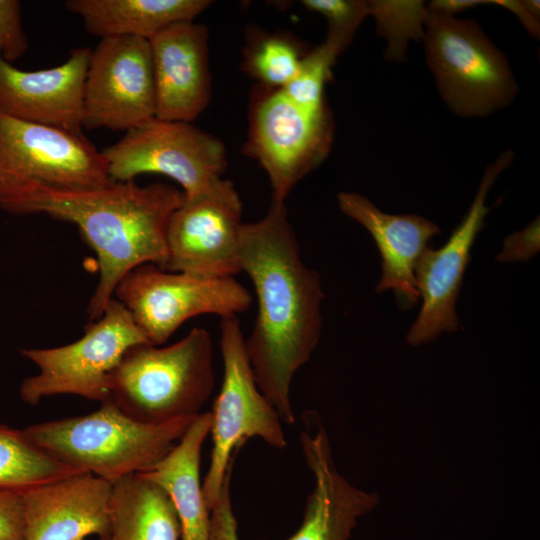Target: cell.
<instances>
[{
	"label": "cell",
	"instance_id": "cell-17",
	"mask_svg": "<svg viewBox=\"0 0 540 540\" xmlns=\"http://www.w3.org/2000/svg\"><path fill=\"white\" fill-rule=\"evenodd\" d=\"M156 89V117L192 123L208 106L211 74L207 27L175 23L149 40Z\"/></svg>",
	"mask_w": 540,
	"mask_h": 540
},
{
	"label": "cell",
	"instance_id": "cell-28",
	"mask_svg": "<svg viewBox=\"0 0 540 540\" xmlns=\"http://www.w3.org/2000/svg\"><path fill=\"white\" fill-rule=\"evenodd\" d=\"M22 23V5L18 0H0V55L12 63L28 50Z\"/></svg>",
	"mask_w": 540,
	"mask_h": 540
},
{
	"label": "cell",
	"instance_id": "cell-20",
	"mask_svg": "<svg viewBox=\"0 0 540 540\" xmlns=\"http://www.w3.org/2000/svg\"><path fill=\"white\" fill-rule=\"evenodd\" d=\"M211 426V412L199 413L166 456L137 473L170 498L180 523V540H209L210 510L200 482V462Z\"/></svg>",
	"mask_w": 540,
	"mask_h": 540
},
{
	"label": "cell",
	"instance_id": "cell-22",
	"mask_svg": "<svg viewBox=\"0 0 540 540\" xmlns=\"http://www.w3.org/2000/svg\"><path fill=\"white\" fill-rule=\"evenodd\" d=\"M112 484L110 540H180L177 513L158 485L137 473Z\"/></svg>",
	"mask_w": 540,
	"mask_h": 540
},
{
	"label": "cell",
	"instance_id": "cell-9",
	"mask_svg": "<svg viewBox=\"0 0 540 540\" xmlns=\"http://www.w3.org/2000/svg\"><path fill=\"white\" fill-rule=\"evenodd\" d=\"M101 152L111 181L129 182L142 174H162L176 181L184 196L218 186L228 164L219 138L192 123L157 117L126 131Z\"/></svg>",
	"mask_w": 540,
	"mask_h": 540
},
{
	"label": "cell",
	"instance_id": "cell-26",
	"mask_svg": "<svg viewBox=\"0 0 540 540\" xmlns=\"http://www.w3.org/2000/svg\"><path fill=\"white\" fill-rule=\"evenodd\" d=\"M342 52L324 41L301 59L297 74L281 91L296 105L309 111L326 106L324 86L331 76V68Z\"/></svg>",
	"mask_w": 540,
	"mask_h": 540
},
{
	"label": "cell",
	"instance_id": "cell-4",
	"mask_svg": "<svg viewBox=\"0 0 540 540\" xmlns=\"http://www.w3.org/2000/svg\"><path fill=\"white\" fill-rule=\"evenodd\" d=\"M196 416L150 425L105 401L89 414L35 423L23 432L71 468L113 483L154 466L178 443Z\"/></svg>",
	"mask_w": 540,
	"mask_h": 540
},
{
	"label": "cell",
	"instance_id": "cell-14",
	"mask_svg": "<svg viewBox=\"0 0 540 540\" xmlns=\"http://www.w3.org/2000/svg\"><path fill=\"white\" fill-rule=\"evenodd\" d=\"M513 158V151L506 150L487 166L471 206L447 242L439 249L426 248L418 259L414 274L422 306L407 333L410 345L425 344L458 330L456 304L470 251L490 210L485 205L486 196Z\"/></svg>",
	"mask_w": 540,
	"mask_h": 540
},
{
	"label": "cell",
	"instance_id": "cell-34",
	"mask_svg": "<svg viewBox=\"0 0 540 540\" xmlns=\"http://www.w3.org/2000/svg\"><path fill=\"white\" fill-rule=\"evenodd\" d=\"M527 11L540 21V2L538 0H521Z\"/></svg>",
	"mask_w": 540,
	"mask_h": 540
},
{
	"label": "cell",
	"instance_id": "cell-5",
	"mask_svg": "<svg viewBox=\"0 0 540 540\" xmlns=\"http://www.w3.org/2000/svg\"><path fill=\"white\" fill-rule=\"evenodd\" d=\"M422 41L439 94L456 115L488 116L516 97L519 88L505 54L476 20L427 9Z\"/></svg>",
	"mask_w": 540,
	"mask_h": 540
},
{
	"label": "cell",
	"instance_id": "cell-7",
	"mask_svg": "<svg viewBox=\"0 0 540 540\" xmlns=\"http://www.w3.org/2000/svg\"><path fill=\"white\" fill-rule=\"evenodd\" d=\"M219 344L223 380L211 411L212 450L202 484L210 511L219 500L228 469L249 438L258 437L276 449L287 446L282 421L256 383L238 316L221 319Z\"/></svg>",
	"mask_w": 540,
	"mask_h": 540
},
{
	"label": "cell",
	"instance_id": "cell-3",
	"mask_svg": "<svg viewBox=\"0 0 540 540\" xmlns=\"http://www.w3.org/2000/svg\"><path fill=\"white\" fill-rule=\"evenodd\" d=\"M214 385L211 335L194 327L173 344L127 350L109 376L107 401L138 422L159 425L198 415Z\"/></svg>",
	"mask_w": 540,
	"mask_h": 540
},
{
	"label": "cell",
	"instance_id": "cell-21",
	"mask_svg": "<svg viewBox=\"0 0 540 540\" xmlns=\"http://www.w3.org/2000/svg\"><path fill=\"white\" fill-rule=\"evenodd\" d=\"M209 0H68L65 8L77 15L86 31L100 39L137 37L150 40L165 28L194 19Z\"/></svg>",
	"mask_w": 540,
	"mask_h": 540
},
{
	"label": "cell",
	"instance_id": "cell-24",
	"mask_svg": "<svg viewBox=\"0 0 540 540\" xmlns=\"http://www.w3.org/2000/svg\"><path fill=\"white\" fill-rule=\"evenodd\" d=\"M369 15L376 22V32L386 39V60H407L408 43L422 41L427 6L422 0H369Z\"/></svg>",
	"mask_w": 540,
	"mask_h": 540
},
{
	"label": "cell",
	"instance_id": "cell-10",
	"mask_svg": "<svg viewBox=\"0 0 540 540\" xmlns=\"http://www.w3.org/2000/svg\"><path fill=\"white\" fill-rule=\"evenodd\" d=\"M113 298L130 313L150 344L162 345L187 320L214 314L238 316L252 303L250 292L234 277L215 278L167 271L155 264L127 273Z\"/></svg>",
	"mask_w": 540,
	"mask_h": 540
},
{
	"label": "cell",
	"instance_id": "cell-29",
	"mask_svg": "<svg viewBox=\"0 0 540 540\" xmlns=\"http://www.w3.org/2000/svg\"><path fill=\"white\" fill-rule=\"evenodd\" d=\"M233 463L228 469L219 500L210 511L209 540H239L238 523L231 501Z\"/></svg>",
	"mask_w": 540,
	"mask_h": 540
},
{
	"label": "cell",
	"instance_id": "cell-32",
	"mask_svg": "<svg viewBox=\"0 0 540 540\" xmlns=\"http://www.w3.org/2000/svg\"><path fill=\"white\" fill-rule=\"evenodd\" d=\"M489 4H494L511 11L534 38L539 39L540 21L535 19L524 7L520 0H491Z\"/></svg>",
	"mask_w": 540,
	"mask_h": 540
},
{
	"label": "cell",
	"instance_id": "cell-11",
	"mask_svg": "<svg viewBox=\"0 0 540 540\" xmlns=\"http://www.w3.org/2000/svg\"><path fill=\"white\" fill-rule=\"evenodd\" d=\"M270 90L252 109L244 151L266 172L271 199L285 202L294 186L327 157L334 121L327 105L309 111L281 90Z\"/></svg>",
	"mask_w": 540,
	"mask_h": 540
},
{
	"label": "cell",
	"instance_id": "cell-16",
	"mask_svg": "<svg viewBox=\"0 0 540 540\" xmlns=\"http://www.w3.org/2000/svg\"><path fill=\"white\" fill-rule=\"evenodd\" d=\"M91 51L73 49L62 64L36 71L22 70L0 55V113L83 134V92Z\"/></svg>",
	"mask_w": 540,
	"mask_h": 540
},
{
	"label": "cell",
	"instance_id": "cell-27",
	"mask_svg": "<svg viewBox=\"0 0 540 540\" xmlns=\"http://www.w3.org/2000/svg\"><path fill=\"white\" fill-rule=\"evenodd\" d=\"M300 3L307 10L326 18L328 30L325 40L342 53L369 15L368 1L364 0H302Z\"/></svg>",
	"mask_w": 540,
	"mask_h": 540
},
{
	"label": "cell",
	"instance_id": "cell-6",
	"mask_svg": "<svg viewBox=\"0 0 540 540\" xmlns=\"http://www.w3.org/2000/svg\"><path fill=\"white\" fill-rule=\"evenodd\" d=\"M112 181L103 154L84 134L0 113V209L17 215L39 188L80 191Z\"/></svg>",
	"mask_w": 540,
	"mask_h": 540
},
{
	"label": "cell",
	"instance_id": "cell-18",
	"mask_svg": "<svg viewBox=\"0 0 540 540\" xmlns=\"http://www.w3.org/2000/svg\"><path fill=\"white\" fill-rule=\"evenodd\" d=\"M112 490V482L78 473L21 492L25 540L109 536Z\"/></svg>",
	"mask_w": 540,
	"mask_h": 540
},
{
	"label": "cell",
	"instance_id": "cell-2",
	"mask_svg": "<svg viewBox=\"0 0 540 540\" xmlns=\"http://www.w3.org/2000/svg\"><path fill=\"white\" fill-rule=\"evenodd\" d=\"M183 200L182 190L165 183L112 181L91 190L39 188L22 202L17 215L42 213L78 227L99 268L87 307L92 322L102 316L127 273L148 263L163 266L168 223Z\"/></svg>",
	"mask_w": 540,
	"mask_h": 540
},
{
	"label": "cell",
	"instance_id": "cell-13",
	"mask_svg": "<svg viewBox=\"0 0 540 540\" xmlns=\"http://www.w3.org/2000/svg\"><path fill=\"white\" fill-rule=\"evenodd\" d=\"M242 202L224 179L215 188L184 196L167 227V257L162 269L227 278L241 272L239 234Z\"/></svg>",
	"mask_w": 540,
	"mask_h": 540
},
{
	"label": "cell",
	"instance_id": "cell-31",
	"mask_svg": "<svg viewBox=\"0 0 540 540\" xmlns=\"http://www.w3.org/2000/svg\"><path fill=\"white\" fill-rule=\"evenodd\" d=\"M0 540H25L20 492L0 490Z\"/></svg>",
	"mask_w": 540,
	"mask_h": 540
},
{
	"label": "cell",
	"instance_id": "cell-35",
	"mask_svg": "<svg viewBox=\"0 0 540 540\" xmlns=\"http://www.w3.org/2000/svg\"><path fill=\"white\" fill-rule=\"evenodd\" d=\"M97 540H110L109 536L99 537Z\"/></svg>",
	"mask_w": 540,
	"mask_h": 540
},
{
	"label": "cell",
	"instance_id": "cell-23",
	"mask_svg": "<svg viewBox=\"0 0 540 540\" xmlns=\"http://www.w3.org/2000/svg\"><path fill=\"white\" fill-rule=\"evenodd\" d=\"M82 473L59 461L23 430L0 424V490L23 492Z\"/></svg>",
	"mask_w": 540,
	"mask_h": 540
},
{
	"label": "cell",
	"instance_id": "cell-33",
	"mask_svg": "<svg viewBox=\"0 0 540 540\" xmlns=\"http://www.w3.org/2000/svg\"><path fill=\"white\" fill-rule=\"evenodd\" d=\"M489 4V1L482 0H433L426 6L429 11L454 16L457 13L471 9L473 7Z\"/></svg>",
	"mask_w": 540,
	"mask_h": 540
},
{
	"label": "cell",
	"instance_id": "cell-15",
	"mask_svg": "<svg viewBox=\"0 0 540 540\" xmlns=\"http://www.w3.org/2000/svg\"><path fill=\"white\" fill-rule=\"evenodd\" d=\"M300 444L314 476V488L307 498L302 524L285 540L350 539L357 520L379 504V495L355 487L339 473L328 433L314 411L303 414Z\"/></svg>",
	"mask_w": 540,
	"mask_h": 540
},
{
	"label": "cell",
	"instance_id": "cell-25",
	"mask_svg": "<svg viewBox=\"0 0 540 540\" xmlns=\"http://www.w3.org/2000/svg\"><path fill=\"white\" fill-rule=\"evenodd\" d=\"M302 57L294 42L285 36H267L247 52L246 68L261 84L281 90L297 74Z\"/></svg>",
	"mask_w": 540,
	"mask_h": 540
},
{
	"label": "cell",
	"instance_id": "cell-1",
	"mask_svg": "<svg viewBox=\"0 0 540 540\" xmlns=\"http://www.w3.org/2000/svg\"><path fill=\"white\" fill-rule=\"evenodd\" d=\"M239 260L257 299L245 338L254 377L281 421L292 425L291 384L319 343L324 293L319 273L301 258L285 202L271 199L260 220L242 223Z\"/></svg>",
	"mask_w": 540,
	"mask_h": 540
},
{
	"label": "cell",
	"instance_id": "cell-19",
	"mask_svg": "<svg viewBox=\"0 0 540 540\" xmlns=\"http://www.w3.org/2000/svg\"><path fill=\"white\" fill-rule=\"evenodd\" d=\"M337 201L341 211L360 223L376 242L382 259L376 293L392 290L400 310L411 309L420 299L416 263L429 247V240L441 233L440 228L417 214L382 212L357 192H340Z\"/></svg>",
	"mask_w": 540,
	"mask_h": 540
},
{
	"label": "cell",
	"instance_id": "cell-12",
	"mask_svg": "<svg viewBox=\"0 0 540 540\" xmlns=\"http://www.w3.org/2000/svg\"><path fill=\"white\" fill-rule=\"evenodd\" d=\"M156 117L150 43L100 39L91 51L83 92V128L129 131Z\"/></svg>",
	"mask_w": 540,
	"mask_h": 540
},
{
	"label": "cell",
	"instance_id": "cell-30",
	"mask_svg": "<svg viewBox=\"0 0 540 540\" xmlns=\"http://www.w3.org/2000/svg\"><path fill=\"white\" fill-rule=\"evenodd\" d=\"M539 218L524 229L506 237L503 249L496 257L499 262L528 261L539 251Z\"/></svg>",
	"mask_w": 540,
	"mask_h": 540
},
{
	"label": "cell",
	"instance_id": "cell-8",
	"mask_svg": "<svg viewBox=\"0 0 540 540\" xmlns=\"http://www.w3.org/2000/svg\"><path fill=\"white\" fill-rule=\"evenodd\" d=\"M144 343L149 342L128 310L112 298L78 340L53 348L20 349L38 367L36 375L22 381L20 399L35 406L46 397L69 394L103 403L109 398L112 371L127 350Z\"/></svg>",
	"mask_w": 540,
	"mask_h": 540
}]
</instances>
